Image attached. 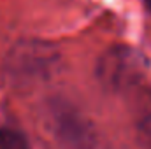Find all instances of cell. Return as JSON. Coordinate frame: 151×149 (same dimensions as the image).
Returning a JSON list of instances; mask_svg holds the SVG:
<instances>
[{
  "instance_id": "obj_1",
  "label": "cell",
  "mask_w": 151,
  "mask_h": 149,
  "mask_svg": "<svg viewBox=\"0 0 151 149\" xmlns=\"http://www.w3.org/2000/svg\"><path fill=\"white\" fill-rule=\"evenodd\" d=\"M47 119L53 135L67 149H93L95 132L83 114L65 100H51L47 105Z\"/></svg>"
},
{
  "instance_id": "obj_2",
  "label": "cell",
  "mask_w": 151,
  "mask_h": 149,
  "mask_svg": "<svg viewBox=\"0 0 151 149\" xmlns=\"http://www.w3.org/2000/svg\"><path fill=\"white\" fill-rule=\"evenodd\" d=\"M100 81L114 91H128L144 77V62L132 47H113L99 62Z\"/></svg>"
},
{
  "instance_id": "obj_3",
  "label": "cell",
  "mask_w": 151,
  "mask_h": 149,
  "mask_svg": "<svg viewBox=\"0 0 151 149\" xmlns=\"http://www.w3.org/2000/svg\"><path fill=\"white\" fill-rule=\"evenodd\" d=\"M58 63V54L44 42H23L16 46L7 60L9 72L18 79H40Z\"/></svg>"
},
{
  "instance_id": "obj_4",
  "label": "cell",
  "mask_w": 151,
  "mask_h": 149,
  "mask_svg": "<svg viewBox=\"0 0 151 149\" xmlns=\"http://www.w3.org/2000/svg\"><path fill=\"white\" fill-rule=\"evenodd\" d=\"M0 149H30L27 139L12 130V128H0Z\"/></svg>"
},
{
  "instance_id": "obj_5",
  "label": "cell",
  "mask_w": 151,
  "mask_h": 149,
  "mask_svg": "<svg viewBox=\"0 0 151 149\" xmlns=\"http://www.w3.org/2000/svg\"><path fill=\"white\" fill-rule=\"evenodd\" d=\"M146 7L150 9V12H151V0H146Z\"/></svg>"
}]
</instances>
